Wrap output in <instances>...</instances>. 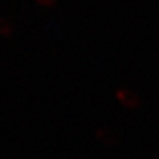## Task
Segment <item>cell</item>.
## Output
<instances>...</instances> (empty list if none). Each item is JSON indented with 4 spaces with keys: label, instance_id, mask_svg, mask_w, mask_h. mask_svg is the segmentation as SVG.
I'll return each mask as SVG.
<instances>
[{
    "label": "cell",
    "instance_id": "6da1fadb",
    "mask_svg": "<svg viewBox=\"0 0 159 159\" xmlns=\"http://www.w3.org/2000/svg\"><path fill=\"white\" fill-rule=\"evenodd\" d=\"M118 98L119 101L122 103H125L126 106H130V107H134L138 105V98L134 96L133 93L127 92V90H123V92H119L118 93Z\"/></svg>",
    "mask_w": 159,
    "mask_h": 159
}]
</instances>
